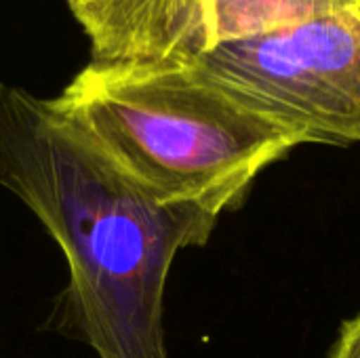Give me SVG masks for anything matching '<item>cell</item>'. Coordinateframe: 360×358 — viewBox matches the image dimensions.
Here are the masks:
<instances>
[{"label":"cell","instance_id":"obj_3","mask_svg":"<svg viewBox=\"0 0 360 358\" xmlns=\"http://www.w3.org/2000/svg\"><path fill=\"white\" fill-rule=\"evenodd\" d=\"M196 65L308 143H360V4L221 40Z\"/></svg>","mask_w":360,"mask_h":358},{"label":"cell","instance_id":"obj_4","mask_svg":"<svg viewBox=\"0 0 360 358\" xmlns=\"http://www.w3.org/2000/svg\"><path fill=\"white\" fill-rule=\"evenodd\" d=\"M91 40V65L167 70L217 44L211 0H68Z\"/></svg>","mask_w":360,"mask_h":358},{"label":"cell","instance_id":"obj_5","mask_svg":"<svg viewBox=\"0 0 360 358\" xmlns=\"http://www.w3.org/2000/svg\"><path fill=\"white\" fill-rule=\"evenodd\" d=\"M329 358H360V312L344 321Z\"/></svg>","mask_w":360,"mask_h":358},{"label":"cell","instance_id":"obj_2","mask_svg":"<svg viewBox=\"0 0 360 358\" xmlns=\"http://www.w3.org/2000/svg\"><path fill=\"white\" fill-rule=\"evenodd\" d=\"M53 101L154 200L217 215L236 209L264 169L308 143L196 63L167 70L89 63Z\"/></svg>","mask_w":360,"mask_h":358},{"label":"cell","instance_id":"obj_6","mask_svg":"<svg viewBox=\"0 0 360 358\" xmlns=\"http://www.w3.org/2000/svg\"><path fill=\"white\" fill-rule=\"evenodd\" d=\"M359 4H360V0H359Z\"/></svg>","mask_w":360,"mask_h":358},{"label":"cell","instance_id":"obj_1","mask_svg":"<svg viewBox=\"0 0 360 358\" xmlns=\"http://www.w3.org/2000/svg\"><path fill=\"white\" fill-rule=\"evenodd\" d=\"M0 184L61 247L70 274L61 310L97 358H169L171 264L205 245L219 215L154 200L53 99L11 84H0Z\"/></svg>","mask_w":360,"mask_h":358}]
</instances>
